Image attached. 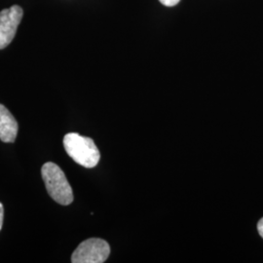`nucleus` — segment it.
<instances>
[{"label":"nucleus","instance_id":"7ed1b4c3","mask_svg":"<svg viewBox=\"0 0 263 263\" xmlns=\"http://www.w3.org/2000/svg\"><path fill=\"white\" fill-rule=\"evenodd\" d=\"M110 254V247L100 238L85 240L71 255L72 263H103Z\"/></svg>","mask_w":263,"mask_h":263},{"label":"nucleus","instance_id":"f257e3e1","mask_svg":"<svg viewBox=\"0 0 263 263\" xmlns=\"http://www.w3.org/2000/svg\"><path fill=\"white\" fill-rule=\"evenodd\" d=\"M64 147L71 159L85 168H94L101 158L94 141L77 133L66 134L64 138Z\"/></svg>","mask_w":263,"mask_h":263},{"label":"nucleus","instance_id":"f03ea898","mask_svg":"<svg viewBox=\"0 0 263 263\" xmlns=\"http://www.w3.org/2000/svg\"><path fill=\"white\" fill-rule=\"evenodd\" d=\"M47 192L60 205L67 206L73 202V192L65 173L55 163L48 162L41 169Z\"/></svg>","mask_w":263,"mask_h":263},{"label":"nucleus","instance_id":"0eeeda50","mask_svg":"<svg viewBox=\"0 0 263 263\" xmlns=\"http://www.w3.org/2000/svg\"><path fill=\"white\" fill-rule=\"evenodd\" d=\"M257 231L259 233V235L263 238V217L259 219V221L257 222Z\"/></svg>","mask_w":263,"mask_h":263},{"label":"nucleus","instance_id":"423d86ee","mask_svg":"<svg viewBox=\"0 0 263 263\" xmlns=\"http://www.w3.org/2000/svg\"><path fill=\"white\" fill-rule=\"evenodd\" d=\"M161 4H163L164 6L167 7H174L176 5H178L180 0H159Z\"/></svg>","mask_w":263,"mask_h":263},{"label":"nucleus","instance_id":"39448f33","mask_svg":"<svg viewBox=\"0 0 263 263\" xmlns=\"http://www.w3.org/2000/svg\"><path fill=\"white\" fill-rule=\"evenodd\" d=\"M18 122L3 104H0V140L3 142H14L18 134Z\"/></svg>","mask_w":263,"mask_h":263},{"label":"nucleus","instance_id":"6e6552de","mask_svg":"<svg viewBox=\"0 0 263 263\" xmlns=\"http://www.w3.org/2000/svg\"><path fill=\"white\" fill-rule=\"evenodd\" d=\"M3 217H4V208H3V205L0 203V230H1L2 224H3Z\"/></svg>","mask_w":263,"mask_h":263},{"label":"nucleus","instance_id":"20e7f679","mask_svg":"<svg viewBox=\"0 0 263 263\" xmlns=\"http://www.w3.org/2000/svg\"><path fill=\"white\" fill-rule=\"evenodd\" d=\"M23 15L24 11L19 5L0 12V50L7 47L15 37Z\"/></svg>","mask_w":263,"mask_h":263}]
</instances>
